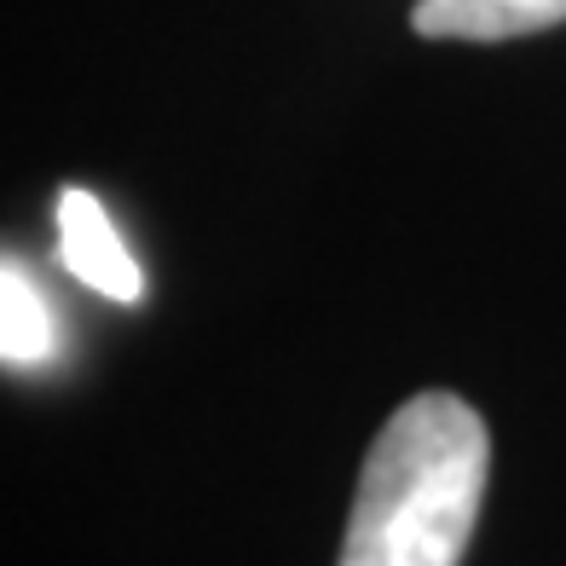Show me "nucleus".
Wrapping results in <instances>:
<instances>
[{
    "label": "nucleus",
    "mask_w": 566,
    "mask_h": 566,
    "mask_svg": "<svg viewBox=\"0 0 566 566\" xmlns=\"http://www.w3.org/2000/svg\"><path fill=\"white\" fill-rule=\"evenodd\" d=\"M492 480L485 417L428 388L405 399L365 451L336 566H462Z\"/></svg>",
    "instance_id": "nucleus-1"
},
{
    "label": "nucleus",
    "mask_w": 566,
    "mask_h": 566,
    "mask_svg": "<svg viewBox=\"0 0 566 566\" xmlns=\"http://www.w3.org/2000/svg\"><path fill=\"white\" fill-rule=\"evenodd\" d=\"M59 254H64V266L98 295H111V301H139L145 295L139 261L127 254L116 220L105 214V202H98L93 191H82V186H70L59 197Z\"/></svg>",
    "instance_id": "nucleus-2"
},
{
    "label": "nucleus",
    "mask_w": 566,
    "mask_h": 566,
    "mask_svg": "<svg viewBox=\"0 0 566 566\" xmlns=\"http://www.w3.org/2000/svg\"><path fill=\"white\" fill-rule=\"evenodd\" d=\"M566 23V0H417L410 30L422 41H514Z\"/></svg>",
    "instance_id": "nucleus-3"
},
{
    "label": "nucleus",
    "mask_w": 566,
    "mask_h": 566,
    "mask_svg": "<svg viewBox=\"0 0 566 566\" xmlns=\"http://www.w3.org/2000/svg\"><path fill=\"white\" fill-rule=\"evenodd\" d=\"M59 353L53 306L18 266L0 261V358L7 365H46Z\"/></svg>",
    "instance_id": "nucleus-4"
}]
</instances>
